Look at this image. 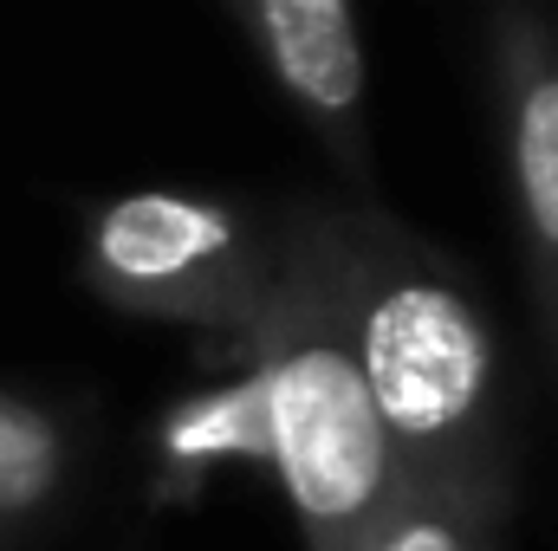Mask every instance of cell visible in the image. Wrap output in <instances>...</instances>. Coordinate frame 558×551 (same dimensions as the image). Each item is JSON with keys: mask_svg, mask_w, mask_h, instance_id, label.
I'll use <instances>...</instances> for the list:
<instances>
[{"mask_svg": "<svg viewBox=\"0 0 558 551\" xmlns=\"http://www.w3.org/2000/svg\"><path fill=\"white\" fill-rule=\"evenodd\" d=\"M228 364L195 377L182 396H169L149 428V474L162 500H202L215 480L260 474L274 480V448H267V403L260 377L241 357L234 338L215 344Z\"/></svg>", "mask_w": 558, "mask_h": 551, "instance_id": "obj_6", "label": "cell"}, {"mask_svg": "<svg viewBox=\"0 0 558 551\" xmlns=\"http://www.w3.org/2000/svg\"><path fill=\"white\" fill-rule=\"evenodd\" d=\"M234 344L260 377L274 487L292 506L299 546L364 551L371 526L403 493V474L344 338L318 195H286L279 273Z\"/></svg>", "mask_w": 558, "mask_h": 551, "instance_id": "obj_2", "label": "cell"}, {"mask_svg": "<svg viewBox=\"0 0 558 551\" xmlns=\"http://www.w3.org/2000/svg\"><path fill=\"white\" fill-rule=\"evenodd\" d=\"M286 195L234 188H124L85 208L78 267L85 285L124 311L202 331L208 344L234 338L279 273Z\"/></svg>", "mask_w": 558, "mask_h": 551, "instance_id": "obj_3", "label": "cell"}, {"mask_svg": "<svg viewBox=\"0 0 558 551\" xmlns=\"http://www.w3.org/2000/svg\"><path fill=\"white\" fill-rule=\"evenodd\" d=\"M318 208L344 338L403 487L520 480L507 351L468 260L390 215V201L318 195Z\"/></svg>", "mask_w": 558, "mask_h": 551, "instance_id": "obj_1", "label": "cell"}, {"mask_svg": "<svg viewBox=\"0 0 558 551\" xmlns=\"http://www.w3.org/2000/svg\"><path fill=\"white\" fill-rule=\"evenodd\" d=\"M513 506H520V480L403 487L390 513L371 526L364 551H507Z\"/></svg>", "mask_w": 558, "mask_h": 551, "instance_id": "obj_7", "label": "cell"}, {"mask_svg": "<svg viewBox=\"0 0 558 551\" xmlns=\"http://www.w3.org/2000/svg\"><path fill=\"white\" fill-rule=\"evenodd\" d=\"M78 467V428L52 403L0 390V532L39 526Z\"/></svg>", "mask_w": 558, "mask_h": 551, "instance_id": "obj_8", "label": "cell"}, {"mask_svg": "<svg viewBox=\"0 0 558 551\" xmlns=\"http://www.w3.org/2000/svg\"><path fill=\"white\" fill-rule=\"evenodd\" d=\"M487 118L539 357L558 383V7H494L481 26Z\"/></svg>", "mask_w": 558, "mask_h": 551, "instance_id": "obj_4", "label": "cell"}, {"mask_svg": "<svg viewBox=\"0 0 558 551\" xmlns=\"http://www.w3.org/2000/svg\"><path fill=\"white\" fill-rule=\"evenodd\" d=\"M254 72L338 169L344 201H384L371 137V46L364 13L344 0H228Z\"/></svg>", "mask_w": 558, "mask_h": 551, "instance_id": "obj_5", "label": "cell"}]
</instances>
